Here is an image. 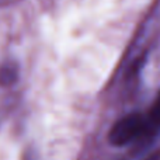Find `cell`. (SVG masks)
I'll return each instance as SVG.
<instances>
[{
  "label": "cell",
  "mask_w": 160,
  "mask_h": 160,
  "mask_svg": "<svg viewBox=\"0 0 160 160\" xmlns=\"http://www.w3.org/2000/svg\"><path fill=\"white\" fill-rule=\"evenodd\" d=\"M18 79V68L16 63H3L0 66V84L2 86H11Z\"/></svg>",
  "instance_id": "2"
},
{
  "label": "cell",
  "mask_w": 160,
  "mask_h": 160,
  "mask_svg": "<svg viewBox=\"0 0 160 160\" xmlns=\"http://www.w3.org/2000/svg\"><path fill=\"white\" fill-rule=\"evenodd\" d=\"M148 133L146 115L141 112H129L112 124L108 131L107 139L111 146L124 148L138 142Z\"/></svg>",
  "instance_id": "1"
},
{
  "label": "cell",
  "mask_w": 160,
  "mask_h": 160,
  "mask_svg": "<svg viewBox=\"0 0 160 160\" xmlns=\"http://www.w3.org/2000/svg\"><path fill=\"white\" fill-rule=\"evenodd\" d=\"M143 160H160V150H155V152L149 153Z\"/></svg>",
  "instance_id": "4"
},
{
  "label": "cell",
  "mask_w": 160,
  "mask_h": 160,
  "mask_svg": "<svg viewBox=\"0 0 160 160\" xmlns=\"http://www.w3.org/2000/svg\"><path fill=\"white\" fill-rule=\"evenodd\" d=\"M146 122H148V133H149L150 131L160 128V94L158 96V98L155 100V102L152 104L149 112H148Z\"/></svg>",
  "instance_id": "3"
}]
</instances>
